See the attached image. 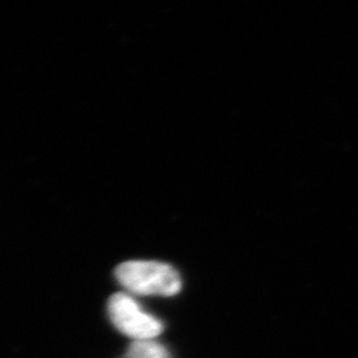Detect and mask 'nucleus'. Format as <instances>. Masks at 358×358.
I'll return each instance as SVG.
<instances>
[{"mask_svg": "<svg viewBox=\"0 0 358 358\" xmlns=\"http://www.w3.org/2000/svg\"><path fill=\"white\" fill-rule=\"evenodd\" d=\"M108 313L115 329L133 341L155 340L164 332V324L153 315L145 312L130 294H113L108 303Z\"/></svg>", "mask_w": 358, "mask_h": 358, "instance_id": "obj_2", "label": "nucleus"}, {"mask_svg": "<svg viewBox=\"0 0 358 358\" xmlns=\"http://www.w3.org/2000/svg\"><path fill=\"white\" fill-rule=\"evenodd\" d=\"M127 358H171L169 350L157 340L133 341L128 348Z\"/></svg>", "mask_w": 358, "mask_h": 358, "instance_id": "obj_3", "label": "nucleus"}, {"mask_svg": "<svg viewBox=\"0 0 358 358\" xmlns=\"http://www.w3.org/2000/svg\"><path fill=\"white\" fill-rule=\"evenodd\" d=\"M118 282L130 294L176 296L182 288L179 273L171 266L152 260H130L115 269Z\"/></svg>", "mask_w": 358, "mask_h": 358, "instance_id": "obj_1", "label": "nucleus"}]
</instances>
